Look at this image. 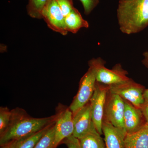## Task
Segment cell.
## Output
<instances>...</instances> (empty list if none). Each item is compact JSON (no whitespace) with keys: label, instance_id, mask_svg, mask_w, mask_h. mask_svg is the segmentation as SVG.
Masks as SVG:
<instances>
[{"label":"cell","instance_id":"1","mask_svg":"<svg viewBox=\"0 0 148 148\" xmlns=\"http://www.w3.org/2000/svg\"><path fill=\"white\" fill-rule=\"evenodd\" d=\"M12 117L8 128L0 135V145L27 138L39 132L55 122L57 114L48 117L36 118L30 116L23 109L11 110Z\"/></svg>","mask_w":148,"mask_h":148},{"label":"cell","instance_id":"2","mask_svg":"<svg viewBox=\"0 0 148 148\" xmlns=\"http://www.w3.org/2000/svg\"><path fill=\"white\" fill-rule=\"evenodd\" d=\"M119 30L123 34H138L148 27V0H119L116 10Z\"/></svg>","mask_w":148,"mask_h":148},{"label":"cell","instance_id":"3","mask_svg":"<svg viewBox=\"0 0 148 148\" xmlns=\"http://www.w3.org/2000/svg\"><path fill=\"white\" fill-rule=\"evenodd\" d=\"M88 64L89 68L81 79L78 91L69 107L73 114L89 103L95 90L97 82L96 67L90 60Z\"/></svg>","mask_w":148,"mask_h":148},{"label":"cell","instance_id":"4","mask_svg":"<svg viewBox=\"0 0 148 148\" xmlns=\"http://www.w3.org/2000/svg\"><path fill=\"white\" fill-rule=\"evenodd\" d=\"M90 60L96 67V81L98 82L110 86L122 83L130 79L127 76L128 72L123 68L121 64H117L112 69H109L105 66L106 61L101 57Z\"/></svg>","mask_w":148,"mask_h":148},{"label":"cell","instance_id":"5","mask_svg":"<svg viewBox=\"0 0 148 148\" xmlns=\"http://www.w3.org/2000/svg\"><path fill=\"white\" fill-rule=\"evenodd\" d=\"M108 88L109 92L119 95L139 108L145 101L144 97L145 88L132 79L122 83L108 85Z\"/></svg>","mask_w":148,"mask_h":148},{"label":"cell","instance_id":"6","mask_svg":"<svg viewBox=\"0 0 148 148\" xmlns=\"http://www.w3.org/2000/svg\"><path fill=\"white\" fill-rule=\"evenodd\" d=\"M108 85L96 82L95 90L89 103L92 121L98 132L102 135L104 108L108 92Z\"/></svg>","mask_w":148,"mask_h":148},{"label":"cell","instance_id":"7","mask_svg":"<svg viewBox=\"0 0 148 148\" xmlns=\"http://www.w3.org/2000/svg\"><path fill=\"white\" fill-rule=\"evenodd\" d=\"M124 99L116 94L109 92L107 95L103 119L110 123L115 127L124 128L125 112Z\"/></svg>","mask_w":148,"mask_h":148},{"label":"cell","instance_id":"8","mask_svg":"<svg viewBox=\"0 0 148 148\" xmlns=\"http://www.w3.org/2000/svg\"><path fill=\"white\" fill-rule=\"evenodd\" d=\"M42 16L49 28L64 36L67 34L65 17L56 0L48 1L43 9Z\"/></svg>","mask_w":148,"mask_h":148},{"label":"cell","instance_id":"9","mask_svg":"<svg viewBox=\"0 0 148 148\" xmlns=\"http://www.w3.org/2000/svg\"><path fill=\"white\" fill-rule=\"evenodd\" d=\"M55 123V135L53 148H57L66 138L73 135V113L69 108L60 110Z\"/></svg>","mask_w":148,"mask_h":148},{"label":"cell","instance_id":"10","mask_svg":"<svg viewBox=\"0 0 148 148\" xmlns=\"http://www.w3.org/2000/svg\"><path fill=\"white\" fill-rule=\"evenodd\" d=\"M124 128L127 134H132L140 130L147 124L145 119L139 108L124 100Z\"/></svg>","mask_w":148,"mask_h":148},{"label":"cell","instance_id":"11","mask_svg":"<svg viewBox=\"0 0 148 148\" xmlns=\"http://www.w3.org/2000/svg\"><path fill=\"white\" fill-rule=\"evenodd\" d=\"M73 122L75 138L79 139L90 131L94 123L89 102L73 114Z\"/></svg>","mask_w":148,"mask_h":148},{"label":"cell","instance_id":"12","mask_svg":"<svg viewBox=\"0 0 148 148\" xmlns=\"http://www.w3.org/2000/svg\"><path fill=\"white\" fill-rule=\"evenodd\" d=\"M102 131L105 138L106 148H125L127 132L124 128L115 127L103 119Z\"/></svg>","mask_w":148,"mask_h":148},{"label":"cell","instance_id":"13","mask_svg":"<svg viewBox=\"0 0 148 148\" xmlns=\"http://www.w3.org/2000/svg\"><path fill=\"white\" fill-rule=\"evenodd\" d=\"M125 148H148V125L135 133L127 134Z\"/></svg>","mask_w":148,"mask_h":148},{"label":"cell","instance_id":"14","mask_svg":"<svg viewBox=\"0 0 148 148\" xmlns=\"http://www.w3.org/2000/svg\"><path fill=\"white\" fill-rule=\"evenodd\" d=\"M65 21L67 31L74 34H76L82 28L89 27L88 22L84 19L79 10L75 7L65 17Z\"/></svg>","mask_w":148,"mask_h":148},{"label":"cell","instance_id":"15","mask_svg":"<svg viewBox=\"0 0 148 148\" xmlns=\"http://www.w3.org/2000/svg\"><path fill=\"white\" fill-rule=\"evenodd\" d=\"M79 140L80 148H106L105 143L94 124L90 131Z\"/></svg>","mask_w":148,"mask_h":148},{"label":"cell","instance_id":"16","mask_svg":"<svg viewBox=\"0 0 148 148\" xmlns=\"http://www.w3.org/2000/svg\"><path fill=\"white\" fill-rule=\"evenodd\" d=\"M45 127L39 132L29 137L11 143L12 148H34L40 139L52 125Z\"/></svg>","mask_w":148,"mask_h":148},{"label":"cell","instance_id":"17","mask_svg":"<svg viewBox=\"0 0 148 148\" xmlns=\"http://www.w3.org/2000/svg\"><path fill=\"white\" fill-rule=\"evenodd\" d=\"M49 0H29L27 5L28 14L33 18H42V12Z\"/></svg>","mask_w":148,"mask_h":148},{"label":"cell","instance_id":"18","mask_svg":"<svg viewBox=\"0 0 148 148\" xmlns=\"http://www.w3.org/2000/svg\"><path fill=\"white\" fill-rule=\"evenodd\" d=\"M55 122L49 128L34 148H53L55 135Z\"/></svg>","mask_w":148,"mask_h":148},{"label":"cell","instance_id":"19","mask_svg":"<svg viewBox=\"0 0 148 148\" xmlns=\"http://www.w3.org/2000/svg\"><path fill=\"white\" fill-rule=\"evenodd\" d=\"M12 112L7 107L0 108V135L8 128L11 119Z\"/></svg>","mask_w":148,"mask_h":148},{"label":"cell","instance_id":"20","mask_svg":"<svg viewBox=\"0 0 148 148\" xmlns=\"http://www.w3.org/2000/svg\"><path fill=\"white\" fill-rule=\"evenodd\" d=\"M82 3L84 13L88 15L98 5L100 0H79Z\"/></svg>","mask_w":148,"mask_h":148},{"label":"cell","instance_id":"21","mask_svg":"<svg viewBox=\"0 0 148 148\" xmlns=\"http://www.w3.org/2000/svg\"><path fill=\"white\" fill-rule=\"evenodd\" d=\"M63 14L66 17L74 8L73 0H56Z\"/></svg>","mask_w":148,"mask_h":148},{"label":"cell","instance_id":"22","mask_svg":"<svg viewBox=\"0 0 148 148\" xmlns=\"http://www.w3.org/2000/svg\"><path fill=\"white\" fill-rule=\"evenodd\" d=\"M61 143L65 144L68 148H80L79 140L73 135L64 139Z\"/></svg>","mask_w":148,"mask_h":148},{"label":"cell","instance_id":"23","mask_svg":"<svg viewBox=\"0 0 148 148\" xmlns=\"http://www.w3.org/2000/svg\"><path fill=\"white\" fill-rule=\"evenodd\" d=\"M140 109L145 119L147 124L148 125V101H145Z\"/></svg>","mask_w":148,"mask_h":148},{"label":"cell","instance_id":"24","mask_svg":"<svg viewBox=\"0 0 148 148\" xmlns=\"http://www.w3.org/2000/svg\"><path fill=\"white\" fill-rule=\"evenodd\" d=\"M143 55V58L142 61V63L146 68H148V51H145Z\"/></svg>","mask_w":148,"mask_h":148},{"label":"cell","instance_id":"25","mask_svg":"<svg viewBox=\"0 0 148 148\" xmlns=\"http://www.w3.org/2000/svg\"><path fill=\"white\" fill-rule=\"evenodd\" d=\"M144 97L145 101H148V89H146L144 92Z\"/></svg>","mask_w":148,"mask_h":148},{"label":"cell","instance_id":"26","mask_svg":"<svg viewBox=\"0 0 148 148\" xmlns=\"http://www.w3.org/2000/svg\"><path fill=\"white\" fill-rule=\"evenodd\" d=\"M1 148H12L11 143H10L5 145L1 146Z\"/></svg>","mask_w":148,"mask_h":148}]
</instances>
